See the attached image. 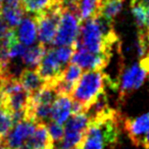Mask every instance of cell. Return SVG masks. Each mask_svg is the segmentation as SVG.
<instances>
[{
  "instance_id": "5b68a950",
  "label": "cell",
  "mask_w": 149,
  "mask_h": 149,
  "mask_svg": "<svg viewBox=\"0 0 149 149\" xmlns=\"http://www.w3.org/2000/svg\"><path fill=\"white\" fill-rule=\"evenodd\" d=\"M62 10L63 7L57 1H55L49 8L34 15L37 25L39 43L45 46L51 45L53 43Z\"/></svg>"
},
{
  "instance_id": "e0dca14e",
  "label": "cell",
  "mask_w": 149,
  "mask_h": 149,
  "mask_svg": "<svg viewBox=\"0 0 149 149\" xmlns=\"http://www.w3.org/2000/svg\"><path fill=\"white\" fill-rule=\"evenodd\" d=\"M25 13L26 11L21 2V4L17 5H5L2 7L0 15L10 29H15L23 21Z\"/></svg>"
},
{
  "instance_id": "ba28073f",
  "label": "cell",
  "mask_w": 149,
  "mask_h": 149,
  "mask_svg": "<svg viewBox=\"0 0 149 149\" xmlns=\"http://www.w3.org/2000/svg\"><path fill=\"white\" fill-rule=\"evenodd\" d=\"M111 56L93 53L83 48H76L70 61L86 70H102L109 62Z\"/></svg>"
},
{
  "instance_id": "ac0fdd59",
  "label": "cell",
  "mask_w": 149,
  "mask_h": 149,
  "mask_svg": "<svg viewBox=\"0 0 149 149\" xmlns=\"http://www.w3.org/2000/svg\"><path fill=\"white\" fill-rule=\"evenodd\" d=\"M102 0H81L78 4V13L82 22L98 17Z\"/></svg>"
},
{
  "instance_id": "6da1fadb",
  "label": "cell",
  "mask_w": 149,
  "mask_h": 149,
  "mask_svg": "<svg viewBox=\"0 0 149 149\" xmlns=\"http://www.w3.org/2000/svg\"><path fill=\"white\" fill-rule=\"evenodd\" d=\"M120 46L118 38L112 23L101 17L83 21L74 48H83L93 53L112 55L116 47Z\"/></svg>"
},
{
  "instance_id": "d6a6232c",
  "label": "cell",
  "mask_w": 149,
  "mask_h": 149,
  "mask_svg": "<svg viewBox=\"0 0 149 149\" xmlns=\"http://www.w3.org/2000/svg\"><path fill=\"white\" fill-rule=\"evenodd\" d=\"M0 84H1V74H0Z\"/></svg>"
},
{
  "instance_id": "4dcf8cb0",
  "label": "cell",
  "mask_w": 149,
  "mask_h": 149,
  "mask_svg": "<svg viewBox=\"0 0 149 149\" xmlns=\"http://www.w3.org/2000/svg\"><path fill=\"white\" fill-rule=\"evenodd\" d=\"M1 50H2V43L0 41V53H1Z\"/></svg>"
},
{
  "instance_id": "83f0119b",
  "label": "cell",
  "mask_w": 149,
  "mask_h": 149,
  "mask_svg": "<svg viewBox=\"0 0 149 149\" xmlns=\"http://www.w3.org/2000/svg\"><path fill=\"white\" fill-rule=\"evenodd\" d=\"M147 27L149 28V7H147Z\"/></svg>"
},
{
  "instance_id": "5bb4252c",
  "label": "cell",
  "mask_w": 149,
  "mask_h": 149,
  "mask_svg": "<svg viewBox=\"0 0 149 149\" xmlns=\"http://www.w3.org/2000/svg\"><path fill=\"white\" fill-rule=\"evenodd\" d=\"M26 144L37 149H55V146L48 133L47 125L44 123H39L36 125L33 134L27 140Z\"/></svg>"
},
{
  "instance_id": "30bf717a",
  "label": "cell",
  "mask_w": 149,
  "mask_h": 149,
  "mask_svg": "<svg viewBox=\"0 0 149 149\" xmlns=\"http://www.w3.org/2000/svg\"><path fill=\"white\" fill-rule=\"evenodd\" d=\"M83 74V68L74 63H70L65 66L60 78L55 82L54 87L58 94H68L70 95L74 86Z\"/></svg>"
},
{
  "instance_id": "9a60e30c",
  "label": "cell",
  "mask_w": 149,
  "mask_h": 149,
  "mask_svg": "<svg viewBox=\"0 0 149 149\" xmlns=\"http://www.w3.org/2000/svg\"><path fill=\"white\" fill-rule=\"evenodd\" d=\"M19 81L29 95L33 94L44 85V80L41 78L36 68H26L19 74Z\"/></svg>"
},
{
  "instance_id": "277c9868",
  "label": "cell",
  "mask_w": 149,
  "mask_h": 149,
  "mask_svg": "<svg viewBox=\"0 0 149 149\" xmlns=\"http://www.w3.org/2000/svg\"><path fill=\"white\" fill-rule=\"evenodd\" d=\"M81 24L82 21L80 19L77 7L63 8L52 45L74 47L79 37Z\"/></svg>"
},
{
  "instance_id": "4316f807",
  "label": "cell",
  "mask_w": 149,
  "mask_h": 149,
  "mask_svg": "<svg viewBox=\"0 0 149 149\" xmlns=\"http://www.w3.org/2000/svg\"><path fill=\"white\" fill-rule=\"evenodd\" d=\"M5 5H17L21 4V0H3Z\"/></svg>"
},
{
  "instance_id": "52a82bcc",
  "label": "cell",
  "mask_w": 149,
  "mask_h": 149,
  "mask_svg": "<svg viewBox=\"0 0 149 149\" xmlns=\"http://www.w3.org/2000/svg\"><path fill=\"white\" fill-rule=\"evenodd\" d=\"M64 68H65V64L59 61L55 54L54 48L49 47L47 48L43 58L38 64L36 70L45 83L54 85L55 82L60 78Z\"/></svg>"
},
{
  "instance_id": "ffe728a7",
  "label": "cell",
  "mask_w": 149,
  "mask_h": 149,
  "mask_svg": "<svg viewBox=\"0 0 149 149\" xmlns=\"http://www.w3.org/2000/svg\"><path fill=\"white\" fill-rule=\"evenodd\" d=\"M132 13L135 17L137 26L140 30H144L147 27V7L139 0H131Z\"/></svg>"
},
{
  "instance_id": "7c38bea8",
  "label": "cell",
  "mask_w": 149,
  "mask_h": 149,
  "mask_svg": "<svg viewBox=\"0 0 149 149\" xmlns=\"http://www.w3.org/2000/svg\"><path fill=\"white\" fill-rule=\"evenodd\" d=\"M72 111V99L68 94H57L52 103L50 120L63 125Z\"/></svg>"
},
{
  "instance_id": "8fae6325",
  "label": "cell",
  "mask_w": 149,
  "mask_h": 149,
  "mask_svg": "<svg viewBox=\"0 0 149 149\" xmlns=\"http://www.w3.org/2000/svg\"><path fill=\"white\" fill-rule=\"evenodd\" d=\"M124 129L133 144L139 146L141 138L149 131V112L135 118H126Z\"/></svg>"
},
{
  "instance_id": "4fadbf2b",
  "label": "cell",
  "mask_w": 149,
  "mask_h": 149,
  "mask_svg": "<svg viewBox=\"0 0 149 149\" xmlns=\"http://www.w3.org/2000/svg\"><path fill=\"white\" fill-rule=\"evenodd\" d=\"M17 37L21 43L26 46H32L37 40V25L35 17H26L15 29Z\"/></svg>"
},
{
  "instance_id": "7402d4cb",
  "label": "cell",
  "mask_w": 149,
  "mask_h": 149,
  "mask_svg": "<svg viewBox=\"0 0 149 149\" xmlns=\"http://www.w3.org/2000/svg\"><path fill=\"white\" fill-rule=\"evenodd\" d=\"M47 130L54 145L58 144L62 140L64 134V128L62 127L61 124L50 120V123L47 125Z\"/></svg>"
},
{
  "instance_id": "d6986e66",
  "label": "cell",
  "mask_w": 149,
  "mask_h": 149,
  "mask_svg": "<svg viewBox=\"0 0 149 149\" xmlns=\"http://www.w3.org/2000/svg\"><path fill=\"white\" fill-rule=\"evenodd\" d=\"M56 0H21L22 5L27 13L36 15L49 8Z\"/></svg>"
},
{
  "instance_id": "484cf974",
  "label": "cell",
  "mask_w": 149,
  "mask_h": 149,
  "mask_svg": "<svg viewBox=\"0 0 149 149\" xmlns=\"http://www.w3.org/2000/svg\"><path fill=\"white\" fill-rule=\"evenodd\" d=\"M140 63L142 64V65L144 66L145 68H146L147 74H149V54H148V55L145 56V57H142V58H141Z\"/></svg>"
},
{
  "instance_id": "cb8c5ba5",
  "label": "cell",
  "mask_w": 149,
  "mask_h": 149,
  "mask_svg": "<svg viewBox=\"0 0 149 149\" xmlns=\"http://www.w3.org/2000/svg\"><path fill=\"white\" fill-rule=\"evenodd\" d=\"M10 28L7 26V24L5 23V21L2 19V17L0 15V40H2L4 38V36L7 34V32L9 31Z\"/></svg>"
},
{
  "instance_id": "d4e9b609",
  "label": "cell",
  "mask_w": 149,
  "mask_h": 149,
  "mask_svg": "<svg viewBox=\"0 0 149 149\" xmlns=\"http://www.w3.org/2000/svg\"><path fill=\"white\" fill-rule=\"evenodd\" d=\"M139 146H143L145 149H149V131L141 138Z\"/></svg>"
},
{
  "instance_id": "1f68e13d",
  "label": "cell",
  "mask_w": 149,
  "mask_h": 149,
  "mask_svg": "<svg viewBox=\"0 0 149 149\" xmlns=\"http://www.w3.org/2000/svg\"><path fill=\"white\" fill-rule=\"evenodd\" d=\"M72 149H82L81 147H76V148H72Z\"/></svg>"
},
{
  "instance_id": "8992f818",
  "label": "cell",
  "mask_w": 149,
  "mask_h": 149,
  "mask_svg": "<svg viewBox=\"0 0 149 149\" xmlns=\"http://www.w3.org/2000/svg\"><path fill=\"white\" fill-rule=\"evenodd\" d=\"M147 70L139 62L132 64L130 68L122 72L120 80H116L118 89H120V100L125 101L127 97L131 95L135 90L139 89L145 81Z\"/></svg>"
},
{
  "instance_id": "44dd1931",
  "label": "cell",
  "mask_w": 149,
  "mask_h": 149,
  "mask_svg": "<svg viewBox=\"0 0 149 149\" xmlns=\"http://www.w3.org/2000/svg\"><path fill=\"white\" fill-rule=\"evenodd\" d=\"M13 114L4 106L0 108V139H4L13 127Z\"/></svg>"
},
{
  "instance_id": "3957f363",
  "label": "cell",
  "mask_w": 149,
  "mask_h": 149,
  "mask_svg": "<svg viewBox=\"0 0 149 149\" xmlns=\"http://www.w3.org/2000/svg\"><path fill=\"white\" fill-rule=\"evenodd\" d=\"M90 123L89 114L85 111L74 112L64 123L63 138L58 144L54 145L55 149H72L81 147L85 138Z\"/></svg>"
},
{
  "instance_id": "9c48e42d",
  "label": "cell",
  "mask_w": 149,
  "mask_h": 149,
  "mask_svg": "<svg viewBox=\"0 0 149 149\" xmlns=\"http://www.w3.org/2000/svg\"><path fill=\"white\" fill-rule=\"evenodd\" d=\"M36 123L32 122L27 118L17 122L9 133L4 138L5 144L8 149H19L22 147L28 139L33 134L34 130L36 128Z\"/></svg>"
},
{
  "instance_id": "f1b7e54d",
  "label": "cell",
  "mask_w": 149,
  "mask_h": 149,
  "mask_svg": "<svg viewBox=\"0 0 149 149\" xmlns=\"http://www.w3.org/2000/svg\"><path fill=\"white\" fill-rule=\"evenodd\" d=\"M3 7V0H0V13H1V10H2Z\"/></svg>"
},
{
  "instance_id": "2e32d148",
  "label": "cell",
  "mask_w": 149,
  "mask_h": 149,
  "mask_svg": "<svg viewBox=\"0 0 149 149\" xmlns=\"http://www.w3.org/2000/svg\"><path fill=\"white\" fill-rule=\"evenodd\" d=\"M46 50H47V47L41 43L32 46V47H27L25 53L21 58L22 63L26 68H36L43 58Z\"/></svg>"
},
{
  "instance_id": "603a6c76",
  "label": "cell",
  "mask_w": 149,
  "mask_h": 149,
  "mask_svg": "<svg viewBox=\"0 0 149 149\" xmlns=\"http://www.w3.org/2000/svg\"><path fill=\"white\" fill-rule=\"evenodd\" d=\"M63 8L68 7H78V4L81 0H56Z\"/></svg>"
},
{
  "instance_id": "7a4b0ae2",
  "label": "cell",
  "mask_w": 149,
  "mask_h": 149,
  "mask_svg": "<svg viewBox=\"0 0 149 149\" xmlns=\"http://www.w3.org/2000/svg\"><path fill=\"white\" fill-rule=\"evenodd\" d=\"M108 76L102 70H86L74 86L70 97L87 112L100 94L105 92Z\"/></svg>"
},
{
  "instance_id": "f546056e",
  "label": "cell",
  "mask_w": 149,
  "mask_h": 149,
  "mask_svg": "<svg viewBox=\"0 0 149 149\" xmlns=\"http://www.w3.org/2000/svg\"><path fill=\"white\" fill-rule=\"evenodd\" d=\"M146 34H147V38H148V42H149V28H148V30L146 31Z\"/></svg>"
}]
</instances>
